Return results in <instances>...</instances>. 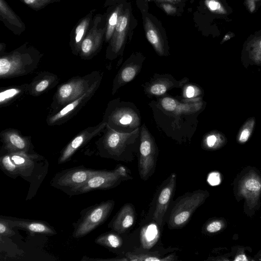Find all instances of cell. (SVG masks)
I'll return each instance as SVG.
<instances>
[{
  "label": "cell",
  "mask_w": 261,
  "mask_h": 261,
  "mask_svg": "<svg viewBox=\"0 0 261 261\" xmlns=\"http://www.w3.org/2000/svg\"><path fill=\"white\" fill-rule=\"evenodd\" d=\"M156 1H158L159 2H165V1L166 2V0H156Z\"/></svg>",
  "instance_id": "c3c4849f"
},
{
  "label": "cell",
  "mask_w": 261,
  "mask_h": 261,
  "mask_svg": "<svg viewBox=\"0 0 261 261\" xmlns=\"http://www.w3.org/2000/svg\"><path fill=\"white\" fill-rule=\"evenodd\" d=\"M135 212L130 203L124 205L112 221L108 227L112 230L121 234L125 232L134 223Z\"/></svg>",
  "instance_id": "cb8c5ba5"
},
{
  "label": "cell",
  "mask_w": 261,
  "mask_h": 261,
  "mask_svg": "<svg viewBox=\"0 0 261 261\" xmlns=\"http://www.w3.org/2000/svg\"><path fill=\"white\" fill-rule=\"evenodd\" d=\"M132 179L125 167L120 165L112 170H100L84 184L75 189L70 196L80 195L97 190L113 188L121 182Z\"/></svg>",
  "instance_id": "9c48e42d"
},
{
  "label": "cell",
  "mask_w": 261,
  "mask_h": 261,
  "mask_svg": "<svg viewBox=\"0 0 261 261\" xmlns=\"http://www.w3.org/2000/svg\"><path fill=\"white\" fill-rule=\"evenodd\" d=\"M29 84L2 88L0 92V106H8L28 93Z\"/></svg>",
  "instance_id": "484cf974"
},
{
  "label": "cell",
  "mask_w": 261,
  "mask_h": 261,
  "mask_svg": "<svg viewBox=\"0 0 261 261\" xmlns=\"http://www.w3.org/2000/svg\"><path fill=\"white\" fill-rule=\"evenodd\" d=\"M0 20L14 34L20 35L25 30V25L5 0H0Z\"/></svg>",
  "instance_id": "d4e9b609"
},
{
  "label": "cell",
  "mask_w": 261,
  "mask_h": 261,
  "mask_svg": "<svg viewBox=\"0 0 261 261\" xmlns=\"http://www.w3.org/2000/svg\"><path fill=\"white\" fill-rule=\"evenodd\" d=\"M176 183V175L172 173L166 180L159 191L153 214V220L160 226L162 225L164 216L173 196Z\"/></svg>",
  "instance_id": "ffe728a7"
},
{
  "label": "cell",
  "mask_w": 261,
  "mask_h": 261,
  "mask_svg": "<svg viewBox=\"0 0 261 261\" xmlns=\"http://www.w3.org/2000/svg\"><path fill=\"white\" fill-rule=\"evenodd\" d=\"M255 50L261 53V36L254 42Z\"/></svg>",
  "instance_id": "b9f144b4"
},
{
  "label": "cell",
  "mask_w": 261,
  "mask_h": 261,
  "mask_svg": "<svg viewBox=\"0 0 261 261\" xmlns=\"http://www.w3.org/2000/svg\"><path fill=\"white\" fill-rule=\"evenodd\" d=\"M0 137L7 152L35 153L31 137L23 136L17 129L7 128L1 132Z\"/></svg>",
  "instance_id": "d6986e66"
},
{
  "label": "cell",
  "mask_w": 261,
  "mask_h": 261,
  "mask_svg": "<svg viewBox=\"0 0 261 261\" xmlns=\"http://www.w3.org/2000/svg\"><path fill=\"white\" fill-rule=\"evenodd\" d=\"M13 230L6 219L2 216L0 217V236L2 237H10L15 235Z\"/></svg>",
  "instance_id": "d590c367"
},
{
  "label": "cell",
  "mask_w": 261,
  "mask_h": 261,
  "mask_svg": "<svg viewBox=\"0 0 261 261\" xmlns=\"http://www.w3.org/2000/svg\"><path fill=\"white\" fill-rule=\"evenodd\" d=\"M208 196L206 191L200 190L183 195L171 211L168 220V227L171 229H178L185 226Z\"/></svg>",
  "instance_id": "ba28073f"
},
{
  "label": "cell",
  "mask_w": 261,
  "mask_h": 261,
  "mask_svg": "<svg viewBox=\"0 0 261 261\" xmlns=\"http://www.w3.org/2000/svg\"><path fill=\"white\" fill-rule=\"evenodd\" d=\"M189 82V79L184 77L177 80L171 74L154 73L150 80L142 85L144 93L149 97H157L167 94L174 88H182Z\"/></svg>",
  "instance_id": "4fadbf2b"
},
{
  "label": "cell",
  "mask_w": 261,
  "mask_h": 261,
  "mask_svg": "<svg viewBox=\"0 0 261 261\" xmlns=\"http://www.w3.org/2000/svg\"><path fill=\"white\" fill-rule=\"evenodd\" d=\"M139 173L146 180L154 173L159 150L155 139L145 124L140 126V141L139 148Z\"/></svg>",
  "instance_id": "30bf717a"
},
{
  "label": "cell",
  "mask_w": 261,
  "mask_h": 261,
  "mask_svg": "<svg viewBox=\"0 0 261 261\" xmlns=\"http://www.w3.org/2000/svg\"><path fill=\"white\" fill-rule=\"evenodd\" d=\"M130 24V12L129 8L123 9L120 14L114 33L106 50V57L114 60L122 55L124 49L126 34Z\"/></svg>",
  "instance_id": "9a60e30c"
},
{
  "label": "cell",
  "mask_w": 261,
  "mask_h": 261,
  "mask_svg": "<svg viewBox=\"0 0 261 261\" xmlns=\"http://www.w3.org/2000/svg\"><path fill=\"white\" fill-rule=\"evenodd\" d=\"M159 230L156 225L150 224L143 228L141 232V242L144 248H151L159 238Z\"/></svg>",
  "instance_id": "f546056e"
},
{
  "label": "cell",
  "mask_w": 261,
  "mask_h": 261,
  "mask_svg": "<svg viewBox=\"0 0 261 261\" xmlns=\"http://www.w3.org/2000/svg\"><path fill=\"white\" fill-rule=\"evenodd\" d=\"M0 166L1 169L7 176L14 179L18 176L16 167L8 152L1 156Z\"/></svg>",
  "instance_id": "d6a6232c"
},
{
  "label": "cell",
  "mask_w": 261,
  "mask_h": 261,
  "mask_svg": "<svg viewBox=\"0 0 261 261\" xmlns=\"http://www.w3.org/2000/svg\"><path fill=\"white\" fill-rule=\"evenodd\" d=\"M143 23L146 36L156 54L161 57L169 55V46L165 33L161 25L153 16L145 15L143 16Z\"/></svg>",
  "instance_id": "ac0fdd59"
},
{
  "label": "cell",
  "mask_w": 261,
  "mask_h": 261,
  "mask_svg": "<svg viewBox=\"0 0 261 261\" xmlns=\"http://www.w3.org/2000/svg\"><path fill=\"white\" fill-rule=\"evenodd\" d=\"M99 171L87 168L83 166L64 169L55 175L50 185L70 196L73 191Z\"/></svg>",
  "instance_id": "8fae6325"
},
{
  "label": "cell",
  "mask_w": 261,
  "mask_h": 261,
  "mask_svg": "<svg viewBox=\"0 0 261 261\" xmlns=\"http://www.w3.org/2000/svg\"><path fill=\"white\" fill-rule=\"evenodd\" d=\"M95 9H92L81 18L71 31L69 45L73 54L79 55L82 43L89 30Z\"/></svg>",
  "instance_id": "7402d4cb"
},
{
  "label": "cell",
  "mask_w": 261,
  "mask_h": 261,
  "mask_svg": "<svg viewBox=\"0 0 261 261\" xmlns=\"http://www.w3.org/2000/svg\"><path fill=\"white\" fill-rule=\"evenodd\" d=\"M232 35H233L232 33H228V34H227L224 37L221 43H222L223 42H225V41L229 40L230 38H231L232 37Z\"/></svg>",
  "instance_id": "f6af8a7d"
},
{
  "label": "cell",
  "mask_w": 261,
  "mask_h": 261,
  "mask_svg": "<svg viewBox=\"0 0 261 261\" xmlns=\"http://www.w3.org/2000/svg\"><path fill=\"white\" fill-rule=\"evenodd\" d=\"M145 56L140 52L133 53L123 63L114 79L112 94L126 84L133 81L142 69Z\"/></svg>",
  "instance_id": "2e32d148"
},
{
  "label": "cell",
  "mask_w": 261,
  "mask_h": 261,
  "mask_svg": "<svg viewBox=\"0 0 261 261\" xmlns=\"http://www.w3.org/2000/svg\"><path fill=\"white\" fill-rule=\"evenodd\" d=\"M102 76L101 71H94L83 76L73 77L60 85L53 98L51 113L81 97L96 82L101 81Z\"/></svg>",
  "instance_id": "8992f818"
},
{
  "label": "cell",
  "mask_w": 261,
  "mask_h": 261,
  "mask_svg": "<svg viewBox=\"0 0 261 261\" xmlns=\"http://www.w3.org/2000/svg\"><path fill=\"white\" fill-rule=\"evenodd\" d=\"M207 181L212 186L219 185L221 182L220 174L217 172H212L208 175Z\"/></svg>",
  "instance_id": "f35d334b"
},
{
  "label": "cell",
  "mask_w": 261,
  "mask_h": 261,
  "mask_svg": "<svg viewBox=\"0 0 261 261\" xmlns=\"http://www.w3.org/2000/svg\"><path fill=\"white\" fill-rule=\"evenodd\" d=\"M261 190V182L256 177L249 176L243 181L241 192L246 197H251L257 195Z\"/></svg>",
  "instance_id": "4dcf8cb0"
},
{
  "label": "cell",
  "mask_w": 261,
  "mask_h": 261,
  "mask_svg": "<svg viewBox=\"0 0 261 261\" xmlns=\"http://www.w3.org/2000/svg\"><path fill=\"white\" fill-rule=\"evenodd\" d=\"M250 132L248 128L244 129L239 137V141L241 143H244L246 142L250 136Z\"/></svg>",
  "instance_id": "60d3db41"
},
{
  "label": "cell",
  "mask_w": 261,
  "mask_h": 261,
  "mask_svg": "<svg viewBox=\"0 0 261 261\" xmlns=\"http://www.w3.org/2000/svg\"><path fill=\"white\" fill-rule=\"evenodd\" d=\"M182 98L186 100H197L202 99V91L200 87L193 83L189 82L182 87Z\"/></svg>",
  "instance_id": "1f68e13d"
},
{
  "label": "cell",
  "mask_w": 261,
  "mask_h": 261,
  "mask_svg": "<svg viewBox=\"0 0 261 261\" xmlns=\"http://www.w3.org/2000/svg\"><path fill=\"white\" fill-rule=\"evenodd\" d=\"M111 11L107 15V27L105 41L108 42L111 40L117 23L118 18L123 10L124 3L119 2L117 4Z\"/></svg>",
  "instance_id": "f1b7e54d"
},
{
  "label": "cell",
  "mask_w": 261,
  "mask_h": 261,
  "mask_svg": "<svg viewBox=\"0 0 261 261\" xmlns=\"http://www.w3.org/2000/svg\"><path fill=\"white\" fill-rule=\"evenodd\" d=\"M43 54L27 43L9 53L0 54V78L25 75L37 68Z\"/></svg>",
  "instance_id": "3957f363"
},
{
  "label": "cell",
  "mask_w": 261,
  "mask_h": 261,
  "mask_svg": "<svg viewBox=\"0 0 261 261\" xmlns=\"http://www.w3.org/2000/svg\"><path fill=\"white\" fill-rule=\"evenodd\" d=\"M161 6L162 8L168 14L173 15L177 12L176 8L172 4L163 3Z\"/></svg>",
  "instance_id": "ab89813d"
},
{
  "label": "cell",
  "mask_w": 261,
  "mask_h": 261,
  "mask_svg": "<svg viewBox=\"0 0 261 261\" xmlns=\"http://www.w3.org/2000/svg\"><path fill=\"white\" fill-rule=\"evenodd\" d=\"M114 205V200H108L83 210L79 219L73 224V238H83L103 223L111 213Z\"/></svg>",
  "instance_id": "52a82bcc"
},
{
  "label": "cell",
  "mask_w": 261,
  "mask_h": 261,
  "mask_svg": "<svg viewBox=\"0 0 261 261\" xmlns=\"http://www.w3.org/2000/svg\"><path fill=\"white\" fill-rule=\"evenodd\" d=\"M122 1V0H106V2L104 4V7L114 5Z\"/></svg>",
  "instance_id": "7bdbcfd3"
},
{
  "label": "cell",
  "mask_w": 261,
  "mask_h": 261,
  "mask_svg": "<svg viewBox=\"0 0 261 261\" xmlns=\"http://www.w3.org/2000/svg\"><path fill=\"white\" fill-rule=\"evenodd\" d=\"M15 165L18 176L30 183L27 200L33 197L48 171V163L37 153L8 152Z\"/></svg>",
  "instance_id": "5b68a950"
},
{
  "label": "cell",
  "mask_w": 261,
  "mask_h": 261,
  "mask_svg": "<svg viewBox=\"0 0 261 261\" xmlns=\"http://www.w3.org/2000/svg\"><path fill=\"white\" fill-rule=\"evenodd\" d=\"M166 2H169L172 3H177L181 1V0H166Z\"/></svg>",
  "instance_id": "7dc6e473"
},
{
  "label": "cell",
  "mask_w": 261,
  "mask_h": 261,
  "mask_svg": "<svg viewBox=\"0 0 261 261\" xmlns=\"http://www.w3.org/2000/svg\"><path fill=\"white\" fill-rule=\"evenodd\" d=\"M6 46V44L4 43H0V54H2L5 52Z\"/></svg>",
  "instance_id": "bcb514c9"
},
{
  "label": "cell",
  "mask_w": 261,
  "mask_h": 261,
  "mask_svg": "<svg viewBox=\"0 0 261 261\" xmlns=\"http://www.w3.org/2000/svg\"><path fill=\"white\" fill-rule=\"evenodd\" d=\"M174 254L162 256L158 252H128L124 257L118 258V260L128 261H172L176 259Z\"/></svg>",
  "instance_id": "4316f807"
},
{
  "label": "cell",
  "mask_w": 261,
  "mask_h": 261,
  "mask_svg": "<svg viewBox=\"0 0 261 261\" xmlns=\"http://www.w3.org/2000/svg\"><path fill=\"white\" fill-rule=\"evenodd\" d=\"M204 105L202 99L186 100L167 94L148 103L159 130L179 144L191 140Z\"/></svg>",
  "instance_id": "6da1fadb"
},
{
  "label": "cell",
  "mask_w": 261,
  "mask_h": 261,
  "mask_svg": "<svg viewBox=\"0 0 261 261\" xmlns=\"http://www.w3.org/2000/svg\"><path fill=\"white\" fill-rule=\"evenodd\" d=\"M28 7L35 11H39L49 4L58 3L60 0H19Z\"/></svg>",
  "instance_id": "836d02e7"
},
{
  "label": "cell",
  "mask_w": 261,
  "mask_h": 261,
  "mask_svg": "<svg viewBox=\"0 0 261 261\" xmlns=\"http://www.w3.org/2000/svg\"><path fill=\"white\" fill-rule=\"evenodd\" d=\"M107 15L97 14L92 20L89 30L83 41L79 55L84 60L94 57L100 50L105 38Z\"/></svg>",
  "instance_id": "7c38bea8"
},
{
  "label": "cell",
  "mask_w": 261,
  "mask_h": 261,
  "mask_svg": "<svg viewBox=\"0 0 261 261\" xmlns=\"http://www.w3.org/2000/svg\"><path fill=\"white\" fill-rule=\"evenodd\" d=\"M106 126V123L102 121L97 125L88 127L81 132L61 151L58 163L61 164L69 161L80 148L101 133Z\"/></svg>",
  "instance_id": "e0dca14e"
},
{
  "label": "cell",
  "mask_w": 261,
  "mask_h": 261,
  "mask_svg": "<svg viewBox=\"0 0 261 261\" xmlns=\"http://www.w3.org/2000/svg\"><path fill=\"white\" fill-rule=\"evenodd\" d=\"M234 260H248V259L245 255L240 254L236 257Z\"/></svg>",
  "instance_id": "ee69618b"
},
{
  "label": "cell",
  "mask_w": 261,
  "mask_h": 261,
  "mask_svg": "<svg viewBox=\"0 0 261 261\" xmlns=\"http://www.w3.org/2000/svg\"><path fill=\"white\" fill-rule=\"evenodd\" d=\"M119 234L113 230L103 233L95 239V243L110 250L119 249L123 245V240Z\"/></svg>",
  "instance_id": "83f0119b"
},
{
  "label": "cell",
  "mask_w": 261,
  "mask_h": 261,
  "mask_svg": "<svg viewBox=\"0 0 261 261\" xmlns=\"http://www.w3.org/2000/svg\"><path fill=\"white\" fill-rule=\"evenodd\" d=\"M96 142L97 152L103 158L131 161L139 151L140 127L130 133L117 132L106 124Z\"/></svg>",
  "instance_id": "7a4b0ae2"
},
{
  "label": "cell",
  "mask_w": 261,
  "mask_h": 261,
  "mask_svg": "<svg viewBox=\"0 0 261 261\" xmlns=\"http://www.w3.org/2000/svg\"><path fill=\"white\" fill-rule=\"evenodd\" d=\"M101 81L94 84L85 94L79 98L69 102L61 109L54 113H51L46 118L48 125H59L66 122L74 115L91 98L98 89Z\"/></svg>",
  "instance_id": "5bb4252c"
},
{
  "label": "cell",
  "mask_w": 261,
  "mask_h": 261,
  "mask_svg": "<svg viewBox=\"0 0 261 261\" xmlns=\"http://www.w3.org/2000/svg\"><path fill=\"white\" fill-rule=\"evenodd\" d=\"M205 5L212 12L218 14H225L226 11L221 3L218 0H205Z\"/></svg>",
  "instance_id": "e575fe53"
},
{
  "label": "cell",
  "mask_w": 261,
  "mask_h": 261,
  "mask_svg": "<svg viewBox=\"0 0 261 261\" xmlns=\"http://www.w3.org/2000/svg\"><path fill=\"white\" fill-rule=\"evenodd\" d=\"M59 81L57 75L48 71L42 72L29 84L28 94L38 96L55 87Z\"/></svg>",
  "instance_id": "603a6c76"
},
{
  "label": "cell",
  "mask_w": 261,
  "mask_h": 261,
  "mask_svg": "<svg viewBox=\"0 0 261 261\" xmlns=\"http://www.w3.org/2000/svg\"><path fill=\"white\" fill-rule=\"evenodd\" d=\"M102 121L113 129L122 133H132L141 126V114L137 106L120 98L109 102Z\"/></svg>",
  "instance_id": "277c9868"
},
{
  "label": "cell",
  "mask_w": 261,
  "mask_h": 261,
  "mask_svg": "<svg viewBox=\"0 0 261 261\" xmlns=\"http://www.w3.org/2000/svg\"><path fill=\"white\" fill-rule=\"evenodd\" d=\"M222 226L223 224L221 221L214 220L210 221L206 224L205 230L208 233H215L220 231Z\"/></svg>",
  "instance_id": "8d00e7d4"
},
{
  "label": "cell",
  "mask_w": 261,
  "mask_h": 261,
  "mask_svg": "<svg viewBox=\"0 0 261 261\" xmlns=\"http://www.w3.org/2000/svg\"><path fill=\"white\" fill-rule=\"evenodd\" d=\"M218 141L217 136L211 134L207 135L202 141V146L205 148H213L216 145Z\"/></svg>",
  "instance_id": "74e56055"
},
{
  "label": "cell",
  "mask_w": 261,
  "mask_h": 261,
  "mask_svg": "<svg viewBox=\"0 0 261 261\" xmlns=\"http://www.w3.org/2000/svg\"><path fill=\"white\" fill-rule=\"evenodd\" d=\"M11 228H16L25 230L31 234L38 233L48 236L57 234L54 228L47 222L37 220L19 219L11 217L4 216Z\"/></svg>",
  "instance_id": "44dd1931"
}]
</instances>
